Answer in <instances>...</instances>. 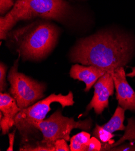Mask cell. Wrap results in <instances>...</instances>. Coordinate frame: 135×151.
<instances>
[{"instance_id":"52a82bcc","label":"cell","mask_w":135,"mask_h":151,"mask_svg":"<svg viewBox=\"0 0 135 151\" xmlns=\"http://www.w3.org/2000/svg\"><path fill=\"white\" fill-rule=\"evenodd\" d=\"M115 84L112 73L107 72L99 78L94 85V95L87 105L86 111L93 109L97 114H101L109 107V99L114 93Z\"/></svg>"},{"instance_id":"3957f363","label":"cell","mask_w":135,"mask_h":151,"mask_svg":"<svg viewBox=\"0 0 135 151\" xmlns=\"http://www.w3.org/2000/svg\"><path fill=\"white\" fill-rule=\"evenodd\" d=\"M59 35V29L54 24L47 21H36L10 31L7 39L24 60H39L47 57L53 50Z\"/></svg>"},{"instance_id":"6da1fadb","label":"cell","mask_w":135,"mask_h":151,"mask_svg":"<svg viewBox=\"0 0 135 151\" xmlns=\"http://www.w3.org/2000/svg\"><path fill=\"white\" fill-rule=\"evenodd\" d=\"M134 51V42L129 36L102 31L80 39L69 55L74 63L94 66L112 73L130 61Z\"/></svg>"},{"instance_id":"7c38bea8","label":"cell","mask_w":135,"mask_h":151,"mask_svg":"<svg viewBox=\"0 0 135 151\" xmlns=\"http://www.w3.org/2000/svg\"><path fill=\"white\" fill-rule=\"evenodd\" d=\"M126 131L123 136L117 142L111 144L102 143L101 150H110L112 148L119 146L126 140H128L131 142H135V119L131 118L128 119V125L126 127Z\"/></svg>"},{"instance_id":"9c48e42d","label":"cell","mask_w":135,"mask_h":151,"mask_svg":"<svg viewBox=\"0 0 135 151\" xmlns=\"http://www.w3.org/2000/svg\"><path fill=\"white\" fill-rule=\"evenodd\" d=\"M21 109L13 96L7 93H0V126L3 135L9 132L15 124V119Z\"/></svg>"},{"instance_id":"d6986e66","label":"cell","mask_w":135,"mask_h":151,"mask_svg":"<svg viewBox=\"0 0 135 151\" xmlns=\"http://www.w3.org/2000/svg\"><path fill=\"white\" fill-rule=\"evenodd\" d=\"M55 151H69L70 146H68L67 141L64 139H58L54 143Z\"/></svg>"},{"instance_id":"30bf717a","label":"cell","mask_w":135,"mask_h":151,"mask_svg":"<svg viewBox=\"0 0 135 151\" xmlns=\"http://www.w3.org/2000/svg\"><path fill=\"white\" fill-rule=\"evenodd\" d=\"M107 72L106 70L94 66H83L75 64L72 66L70 75L74 80L83 81L85 84L84 91L88 92L98 79Z\"/></svg>"},{"instance_id":"e0dca14e","label":"cell","mask_w":135,"mask_h":151,"mask_svg":"<svg viewBox=\"0 0 135 151\" xmlns=\"http://www.w3.org/2000/svg\"><path fill=\"white\" fill-rule=\"evenodd\" d=\"M7 67L3 63H0V90L3 92L6 90L7 84L6 82V74Z\"/></svg>"},{"instance_id":"ffe728a7","label":"cell","mask_w":135,"mask_h":151,"mask_svg":"<svg viewBox=\"0 0 135 151\" xmlns=\"http://www.w3.org/2000/svg\"><path fill=\"white\" fill-rule=\"evenodd\" d=\"M134 143L130 142V143H127L124 145L121 146H117L116 147H114L112 148L110 150H120V151H126V150H130L133 151L135 150V145H134Z\"/></svg>"},{"instance_id":"44dd1931","label":"cell","mask_w":135,"mask_h":151,"mask_svg":"<svg viewBox=\"0 0 135 151\" xmlns=\"http://www.w3.org/2000/svg\"><path fill=\"white\" fill-rule=\"evenodd\" d=\"M15 132L16 131L14 130L11 133H9L8 135L9 137V146L7 149V151H13V144L15 141Z\"/></svg>"},{"instance_id":"7a4b0ae2","label":"cell","mask_w":135,"mask_h":151,"mask_svg":"<svg viewBox=\"0 0 135 151\" xmlns=\"http://www.w3.org/2000/svg\"><path fill=\"white\" fill-rule=\"evenodd\" d=\"M75 9L66 0H18L12 9L0 18V38L6 39L15 25L35 18L64 23L73 18Z\"/></svg>"},{"instance_id":"8fae6325","label":"cell","mask_w":135,"mask_h":151,"mask_svg":"<svg viewBox=\"0 0 135 151\" xmlns=\"http://www.w3.org/2000/svg\"><path fill=\"white\" fill-rule=\"evenodd\" d=\"M125 111L126 110L119 105L116 108L109 121L102 127L111 133H113L117 131L125 130L126 127L124 125Z\"/></svg>"},{"instance_id":"277c9868","label":"cell","mask_w":135,"mask_h":151,"mask_svg":"<svg viewBox=\"0 0 135 151\" xmlns=\"http://www.w3.org/2000/svg\"><path fill=\"white\" fill-rule=\"evenodd\" d=\"M92 121L90 119L75 121L73 117L69 118L63 116L60 110L56 111L49 118L34 124L35 129L39 131L42 134V143L55 151L54 143L58 139L70 141V134L73 129H81L89 131L91 129Z\"/></svg>"},{"instance_id":"5b68a950","label":"cell","mask_w":135,"mask_h":151,"mask_svg":"<svg viewBox=\"0 0 135 151\" xmlns=\"http://www.w3.org/2000/svg\"><path fill=\"white\" fill-rule=\"evenodd\" d=\"M53 102L59 103L63 108L72 106L74 104L73 93L69 92L67 95L51 94L31 106L21 109L15 119V126H16L23 137L24 138L29 134L33 133L34 130L35 129L34 124L44 120L51 110L50 105Z\"/></svg>"},{"instance_id":"4fadbf2b","label":"cell","mask_w":135,"mask_h":151,"mask_svg":"<svg viewBox=\"0 0 135 151\" xmlns=\"http://www.w3.org/2000/svg\"><path fill=\"white\" fill-rule=\"evenodd\" d=\"M90 139V134L82 131L70 139V149L71 151H85L86 146Z\"/></svg>"},{"instance_id":"9a60e30c","label":"cell","mask_w":135,"mask_h":151,"mask_svg":"<svg viewBox=\"0 0 135 151\" xmlns=\"http://www.w3.org/2000/svg\"><path fill=\"white\" fill-rule=\"evenodd\" d=\"M20 150L23 151H55L53 148L50 147L42 143L41 141H38L36 142L35 146H32L31 145H27L23 146L20 149Z\"/></svg>"},{"instance_id":"5bb4252c","label":"cell","mask_w":135,"mask_h":151,"mask_svg":"<svg viewBox=\"0 0 135 151\" xmlns=\"http://www.w3.org/2000/svg\"><path fill=\"white\" fill-rule=\"evenodd\" d=\"M93 135L94 137L99 140L102 143L111 144L114 143L112 139L115 136V135L98 124L96 125V127L93 131Z\"/></svg>"},{"instance_id":"8992f818","label":"cell","mask_w":135,"mask_h":151,"mask_svg":"<svg viewBox=\"0 0 135 151\" xmlns=\"http://www.w3.org/2000/svg\"><path fill=\"white\" fill-rule=\"evenodd\" d=\"M18 58L10 69L8 80L10 84V94L15 99L20 109L31 106L36 101L42 98L46 87L31 77L18 71Z\"/></svg>"},{"instance_id":"2e32d148","label":"cell","mask_w":135,"mask_h":151,"mask_svg":"<svg viewBox=\"0 0 135 151\" xmlns=\"http://www.w3.org/2000/svg\"><path fill=\"white\" fill-rule=\"evenodd\" d=\"M102 143L95 137H92L90 139L85 151H101Z\"/></svg>"},{"instance_id":"ac0fdd59","label":"cell","mask_w":135,"mask_h":151,"mask_svg":"<svg viewBox=\"0 0 135 151\" xmlns=\"http://www.w3.org/2000/svg\"><path fill=\"white\" fill-rule=\"evenodd\" d=\"M14 5V0H0V13L1 16Z\"/></svg>"},{"instance_id":"ba28073f","label":"cell","mask_w":135,"mask_h":151,"mask_svg":"<svg viewBox=\"0 0 135 151\" xmlns=\"http://www.w3.org/2000/svg\"><path fill=\"white\" fill-rule=\"evenodd\" d=\"M112 75L119 105L126 110L135 111V92L127 80L124 67L116 69Z\"/></svg>"},{"instance_id":"7402d4cb","label":"cell","mask_w":135,"mask_h":151,"mask_svg":"<svg viewBox=\"0 0 135 151\" xmlns=\"http://www.w3.org/2000/svg\"><path fill=\"white\" fill-rule=\"evenodd\" d=\"M127 76L130 78H133L135 77V67H133L131 68V72H130L129 73H127Z\"/></svg>"}]
</instances>
